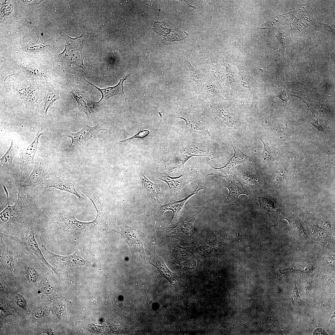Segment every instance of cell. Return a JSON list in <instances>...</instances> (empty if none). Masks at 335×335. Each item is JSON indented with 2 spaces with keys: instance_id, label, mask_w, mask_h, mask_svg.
Returning a JSON list of instances; mask_svg holds the SVG:
<instances>
[{
  "instance_id": "obj_8",
  "label": "cell",
  "mask_w": 335,
  "mask_h": 335,
  "mask_svg": "<svg viewBox=\"0 0 335 335\" xmlns=\"http://www.w3.org/2000/svg\"><path fill=\"white\" fill-rule=\"evenodd\" d=\"M122 237L128 244L132 250L141 252L145 255L143 241L136 230L121 223L119 224Z\"/></svg>"
},
{
  "instance_id": "obj_12",
  "label": "cell",
  "mask_w": 335,
  "mask_h": 335,
  "mask_svg": "<svg viewBox=\"0 0 335 335\" xmlns=\"http://www.w3.org/2000/svg\"><path fill=\"white\" fill-rule=\"evenodd\" d=\"M102 130L103 129L100 128L99 125L93 127L85 125L81 130L77 132L68 133L67 135L72 141L69 148L76 145H83L92 137Z\"/></svg>"
},
{
  "instance_id": "obj_18",
  "label": "cell",
  "mask_w": 335,
  "mask_h": 335,
  "mask_svg": "<svg viewBox=\"0 0 335 335\" xmlns=\"http://www.w3.org/2000/svg\"><path fill=\"white\" fill-rule=\"evenodd\" d=\"M232 145L234 153V155L229 160L226 164L222 167L218 168L212 166L213 168L223 172L226 175L229 172V170L231 167L238 164L246 161L249 158V157L243 153L234 143Z\"/></svg>"
},
{
  "instance_id": "obj_16",
  "label": "cell",
  "mask_w": 335,
  "mask_h": 335,
  "mask_svg": "<svg viewBox=\"0 0 335 335\" xmlns=\"http://www.w3.org/2000/svg\"><path fill=\"white\" fill-rule=\"evenodd\" d=\"M130 74L124 76L123 78L121 79L118 84L115 86L113 87H109L103 89H100L92 84L90 83L86 80L88 83L93 86L100 91L102 94V97L100 100L97 103L103 102L106 100L108 98L115 95H118L122 96L124 95L123 92V83L124 80L130 75Z\"/></svg>"
},
{
  "instance_id": "obj_21",
  "label": "cell",
  "mask_w": 335,
  "mask_h": 335,
  "mask_svg": "<svg viewBox=\"0 0 335 335\" xmlns=\"http://www.w3.org/2000/svg\"><path fill=\"white\" fill-rule=\"evenodd\" d=\"M195 217H189L184 221L179 223L171 230L173 233H183L188 235L193 232V224Z\"/></svg>"
},
{
  "instance_id": "obj_9",
  "label": "cell",
  "mask_w": 335,
  "mask_h": 335,
  "mask_svg": "<svg viewBox=\"0 0 335 335\" xmlns=\"http://www.w3.org/2000/svg\"><path fill=\"white\" fill-rule=\"evenodd\" d=\"M43 185V188L45 190L49 188L53 187L74 194L80 200L83 199L77 191L75 184L73 180L66 176H60L47 179Z\"/></svg>"
},
{
  "instance_id": "obj_37",
  "label": "cell",
  "mask_w": 335,
  "mask_h": 335,
  "mask_svg": "<svg viewBox=\"0 0 335 335\" xmlns=\"http://www.w3.org/2000/svg\"><path fill=\"white\" fill-rule=\"evenodd\" d=\"M62 306L61 305H58L56 306V310L59 313H61L62 309Z\"/></svg>"
},
{
  "instance_id": "obj_3",
  "label": "cell",
  "mask_w": 335,
  "mask_h": 335,
  "mask_svg": "<svg viewBox=\"0 0 335 335\" xmlns=\"http://www.w3.org/2000/svg\"><path fill=\"white\" fill-rule=\"evenodd\" d=\"M154 176L168 185L171 194V201H174L182 189L192 181L197 179L195 172L189 170H182V174L176 177H172L168 174L157 172Z\"/></svg>"
},
{
  "instance_id": "obj_31",
  "label": "cell",
  "mask_w": 335,
  "mask_h": 335,
  "mask_svg": "<svg viewBox=\"0 0 335 335\" xmlns=\"http://www.w3.org/2000/svg\"><path fill=\"white\" fill-rule=\"evenodd\" d=\"M293 93L289 91L287 88L284 89L283 91L281 92L280 94L276 96L281 100L287 102L288 101L291 96L293 95Z\"/></svg>"
},
{
  "instance_id": "obj_20",
  "label": "cell",
  "mask_w": 335,
  "mask_h": 335,
  "mask_svg": "<svg viewBox=\"0 0 335 335\" xmlns=\"http://www.w3.org/2000/svg\"><path fill=\"white\" fill-rule=\"evenodd\" d=\"M261 140L264 145L262 160L266 165L270 166L273 162L274 157L276 154V144L262 139Z\"/></svg>"
},
{
  "instance_id": "obj_30",
  "label": "cell",
  "mask_w": 335,
  "mask_h": 335,
  "mask_svg": "<svg viewBox=\"0 0 335 335\" xmlns=\"http://www.w3.org/2000/svg\"><path fill=\"white\" fill-rule=\"evenodd\" d=\"M150 134V131L147 130L141 131L132 137L125 140L120 141V142L130 141L136 138H142L148 136Z\"/></svg>"
},
{
  "instance_id": "obj_24",
  "label": "cell",
  "mask_w": 335,
  "mask_h": 335,
  "mask_svg": "<svg viewBox=\"0 0 335 335\" xmlns=\"http://www.w3.org/2000/svg\"><path fill=\"white\" fill-rule=\"evenodd\" d=\"M22 68L24 72L28 77L34 78L47 77L46 74L42 69L36 67L28 65H22Z\"/></svg>"
},
{
  "instance_id": "obj_23",
  "label": "cell",
  "mask_w": 335,
  "mask_h": 335,
  "mask_svg": "<svg viewBox=\"0 0 335 335\" xmlns=\"http://www.w3.org/2000/svg\"><path fill=\"white\" fill-rule=\"evenodd\" d=\"M14 88L16 93L21 98L28 102H31L34 100L33 90L32 88L23 84H18L16 85Z\"/></svg>"
},
{
  "instance_id": "obj_4",
  "label": "cell",
  "mask_w": 335,
  "mask_h": 335,
  "mask_svg": "<svg viewBox=\"0 0 335 335\" xmlns=\"http://www.w3.org/2000/svg\"><path fill=\"white\" fill-rule=\"evenodd\" d=\"M83 36L75 38H71L67 35L65 47L59 57L61 60L70 64H74L76 66L83 69L84 56L82 52L83 46Z\"/></svg>"
},
{
  "instance_id": "obj_11",
  "label": "cell",
  "mask_w": 335,
  "mask_h": 335,
  "mask_svg": "<svg viewBox=\"0 0 335 335\" xmlns=\"http://www.w3.org/2000/svg\"><path fill=\"white\" fill-rule=\"evenodd\" d=\"M206 154V149L203 144L193 142L183 148L180 154L174 157L179 165L184 167L185 163L191 157L204 156Z\"/></svg>"
},
{
  "instance_id": "obj_33",
  "label": "cell",
  "mask_w": 335,
  "mask_h": 335,
  "mask_svg": "<svg viewBox=\"0 0 335 335\" xmlns=\"http://www.w3.org/2000/svg\"><path fill=\"white\" fill-rule=\"evenodd\" d=\"M53 287L49 283L45 284L42 288V292L45 294L51 293L53 291Z\"/></svg>"
},
{
  "instance_id": "obj_32",
  "label": "cell",
  "mask_w": 335,
  "mask_h": 335,
  "mask_svg": "<svg viewBox=\"0 0 335 335\" xmlns=\"http://www.w3.org/2000/svg\"><path fill=\"white\" fill-rule=\"evenodd\" d=\"M286 172V170L285 168L282 169L278 174L275 178V180L279 184L281 183L283 179L284 178Z\"/></svg>"
},
{
  "instance_id": "obj_19",
  "label": "cell",
  "mask_w": 335,
  "mask_h": 335,
  "mask_svg": "<svg viewBox=\"0 0 335 335\" xmlns=\"http://www.w3.org/2000/svg\"><path fill=\"white\" fill-rule=\"evenodd\" d=\"M18 150V145L12 140L11 146L0 160L1 167L3 170L9 172L12 166V161Z\"/></svg>"
},
{
  "instance_id": "obj_29",
  "label": "cell",
  "mask_w": 335,
  "mask_h": 335,
  "mask_svg": "<svg viewBox=\"0 0 335 335\" xmlns=\"http://www.w3.org/2000/svg\"><path fill=\"white\" fill-rule=\"evenodd\" d=\"M256 199L261 207L266 208H275L274 203L269 198L256 197Z\"/></svg>"
},
{
  "instance_id": "obj_27",
  "label": "cell",
  "mask_w": 335,
  "mask_h": 335,
  "mask_svg": "<svg viewBox=\"0 0 335 335\" xmlns=\"http://www.w3.org/2000/svg\"><path fill=\"white\" fill-rule=\"evenodd\" d=\"M25 271L28 280L32 283L35 282L38 279V272L33 266L30 265H25Z\"/></svg>"
},
{
  "instance_id": "obj_5",
  "label": "cell",
  "mask_w": 335,
  "mask_h": 335,
  "mask_svg": "<svg viewBox=\"0 0 335 335\" xmlns=\"http://www.w3.org/2000/svg\"><path fill=\"white\" fill-rule=\"evenodd\" d=\"M155 248V246L149 253L150 257L148 263L156 267L160 274L167 279L176 290L181 289L183 281L169 269L163 261L156 254Z\"/></svg>"
},
{
  "instance_id": "obj_15",
  "label": "cell",
  "mask_w": 335,
  "mask_h": 335,
  "mask_svg": "<svg viewBox=\"0 0 335 335\" xmlns=\"http://www.w3.org/2000/svg\"><path fill=\"white\" fill-rule=\"evenodd\" d=\"M137 172L142 183V187L152 197L155 203L159 202L162 196V190L159 185L150 181L142 172L138 171Z\"/></svg>"
},
{
  "instance_id": "obj_35",
  "label": "cell",
  "mask_w": 335,
  "mask_h": 335,
  "mask_svg": "<svg viewBox=\"0 0 335 335\" xmlns=\"http://www.w3.org/2000/svg\"><path fill=\"white\" fill-rule=\"evenodd\" d=\"M44 315V311L42 310H39L35 312L34 315L36 318H38L42 317Z\"/></svg>"
},
{
  "instance_id": "obj_10",
  "label": "cell",
  "mask_w": 335,
  "mask_h": 335,
  "mask_svg": "<svg viewBox=\"0 0 335 335\" xmlns=\"http://www.w3.org/2000/svg\"><path fill=\"white\" fill-rule=\"evenodd\" d=\"M3 236L0 233L1 265L7 275L12 277L15 264L14 252L10 243L4 241Z\"/></svg>"
},
{
  "instance_id": "obj_22",
  "label": "cell",
  "mask_w": 335,
  "mask_h": 335,
  "mask_svg": "<svg viewBox=\"0 0 335 335\" xmlns=\"http://www.w3.org/2000/svg\"><path fill=\"white\" fill-rule=\"evenodd\" d=\"M61 98L59 95V91L55 90L49 91L46 95L44 100L42 112L45 117L48 108L53 105L56 100Z\"/></svg>"
},
{
  "instance_id": "obj_28",
  "label": "cell",
  "mask_w": 335,
  "mask_h": 335,
  "mask_svg": "<svg viewBox=\"0 0 335 335\" xmlns=\"http://www.w3.org/2000/svg\"><path fill=\"white\" fill-rule=\"evenodd\" d=\"M291 298V300L294 306L295 305L298 306H305L304 302L301 299L300 297L296 285L293 290Z\"/></svg>"
},
{
  "instance_id": "obj_13",
  "label": "cell",
  "mask_w": 335,
  "mask_h": 335,
  "mask_svg": "<svg viewBox=\"0 0 335 335\" xmlns=\"http://www.w3.org/2000/svg\"><path fill=\"white\" fill-rule=\"evenodd\" d=\"M43 135L38 132L33 142L28 147L20 151V163L19 171L22 173L28 166L34 164V157L37 150L39 137Z\"/></svg>"
},
{
  "instance_id": "obj_1",
  "label": "cell",
  "mask_w": 335,
  "mask_h": 335,
  "mask_svg": "<svg viewBox=\"0 0 335 335\" xmlns=\"http://www.w3.org/2000/svg\"><path fill=\"white\" fill-rule=\"evenodd\" d=\"M26 188L19 186L16 203L13 205L7 203V206L0 213V229L7 231L5 233L34 220L35 213L38 210L39 199L29 194Z\"/></svg>"
},
{
  "instance_id": "obj_6",
  "label": "cell",
  "mask_w": 335,
  "mask_h": 335,
  "mask_svg": "<svg viewBox=\"0 0 335 335\" xmlns=\"http://www.w3.org/2000/svg\"><path fill=\"white\" fill-rule=\"evenodd\" d=\"M34 168L30 175L21 181L19 187H29L33 190L38 185L44 184L49 178V170L43 162L38 161L34 163Z\"/></svg>"
},
{
  "instance_id": "obj_7",
  "label": "cell",
  "mask_w": 335,
  "mask_h": 335,
  "mask_svg": "<svg viewBox=\"0 0 335 335\" xmlns=\"http://www.w3.org/2000/svg\"><path fill=\"white\" fill-rule=\"evenodd\" d=\"M56 221L63 228L70 232L76 230L86 232L94 228L98 224L95 220L88 222H81L77 221L74 216L63 213H60Z\"/></svg>"
},
{
  "instance_id": "obj_2",
  "label": "cell",
  "mask_w": 335,
  "mask_h": 335,
  "mask_svg": "<svg viewBox=\"0 0 335 335\" xmlns=\"http://www.w3.org/2000/svg\"><path fill=\"white\" fill-rule=\"evenodd\" d=\"M32 225L22 227L16 230L11 235V238L17 239L18 240L25 246L27 250L36 256L47 267L52 269L60 277V270L50 265L44 257L35 238L34 228Z\"/></svg>"
},
{
  "instance_id": "obj_25",
  "label": "cell",
  "mask_w": 335,
  "mask_h": 335,
  "mask_svg": "<svg viewBox=\"0 0 335 335\" xmlns=\"http://www.w3.org/2000/svg\"><path fill=\"white\" fill-rule=\"evenodd\" d=\"M186 248L179 246L176 247L174 250V256L175 259L173 261V263L178 266L181 261L187 257L188 254Z\"/></svg>"
},
{
  "instance_id": "obj_17",
  "label": "cell",
  "mask_w": 335,
  "mask_h": 335,
  "mask_svg": "<svg viewBox=\"0 0 335 335\" xmlns=\"http://www.w3.org/2000/svg\"><path fill=\"white\" fill-rule=\"evenodd\" d=\"M183 116L179 118L185 120L186 122V126L184 134L189 132H193L209 135L210 132L207 127L201 122L198 121L193 118L191 115L183 114Z\"/></svg>"
},
{
  "instance_id": "obj_34",
  "label": "cell",
  "mask_w": 335,
  "mask_h": 335,
  "mask_svg": "<svg viewBox=\"0 0 335 335\" xmlns=\"http://www.w3.org/2000/svg\"><path fill=\"white\" fill-rule=\"evenodd\" d=\"M16 303L19 307L25 308L26 306V301L25 298L21 296H20L17 300Z\"/></svg>"
},
{
  "instance_id": "obj_14",
  "label": "cell",
  "mask_w": 335,
  "mask_h": 335,
  "mask_svg": "<svg viewBox=\"0 0 335 335\" xmlns=\"http://www.w3.org/2000/svg\"><path fill=\"white\" fill-rule=\"evenodd\" d=\"M203 188L198 184L195 189L191 194L188 195L184 199L178 201H170L168 204L161 206L163 214L166 211L171 210L172 212V217L169 223L176 222L178 221V218L182 211L185 202L192 196L196 194Z\"/></svg>"
},
{
  "instance_id": "obj_26",
  "label": "cell",
  "mask_w": 335,
  "mask_h": 335,
  "mask_svg": "<svg viewBox=\"0 0 335 335\" xmlns=\"http://www.w3.org/2000/svg\"><path fill=\"white\" fill-rule=\"evenodd\" d=\"M226 187L229 190V193L226 200L230 198H234L237 199L238 196L240 194H245L242 188L235 184L233 183L228 184Z\"/></svg>"
},
{
  "instance_id": "obj_36",
  "label": "cell",
  "mask_w": 335,
  "mask_h": 335,
  "mask_svg": "<svg viewBox=\"0 0 335 335\" xmlns=\"http://www.w3.org/2000/svg\"><path fill=\"white\" fill-rule=\"evenodd\" d=\"M314 334L326 335L327 334L325 331L322 328H318L314 331Z\"/></svg>"
}]
</instances>
